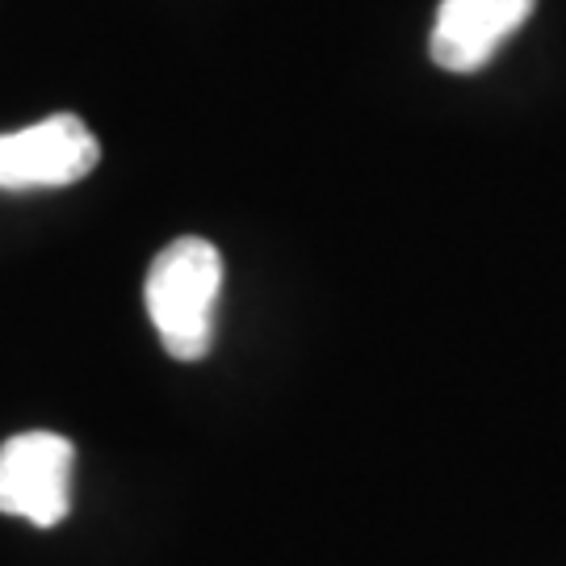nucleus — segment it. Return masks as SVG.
Returning a JSON list of instances; mask_svg holds the SVG:
<instances>
[{"label":"nucleus","mask_w":566,"mask_h":566,"mask_svg":"<svg viewBox=\"0 0 566 566\" xmlns=\"http://www.w3.org/2000/svg\"><path fill=\"white\" fill-rule=\"evenodd\" d=\"M223 294V256L202 235H181L147 269V315L177 361H202L214 340V303Z\"/></svg>","instance_id":"1"},{"label":"nucleus","mask_w":566,"mask_h":566,"mask_svg":"<svg viewBox=\"0 0 566 566\" xmlns=\"http://www.w3.org/2000/svg\"><path fill=\"white\" fill-rule=\"evenodd\" d=\"M76 449L60 432H21L0 446V512L30 525H60L72 507Z\"/></svg>","instance_id":"2"},{"label":"nucleus","mask_w":566,"mask_h":566,"mask_svg":"<svg viewBox=\"0 0 566 566\" xmlns=\"http://www.w3.org/2000/svg\"><path fill=\"white\" fill-rule=\"evenodd\" d=\"M102 160V143L76 114H55L0 135V189H60L84 181Z\"/></svg>","instance_id":"3"},{"label":"nucleus","mask_w":566,"mask_h":566,"mask_svg":"<svg viewBox=\"0 0 566 566\" xmlns=\"http://www.w3.org/2000/svg\"><path fill=\"white\" fill-rule=\"evenodd\" d=\"M537 0H441L432 25V63L453 76L479 72L495 60L507 34L533 18Z\"/></svg>","instance_id":"4"}]
</instances>
